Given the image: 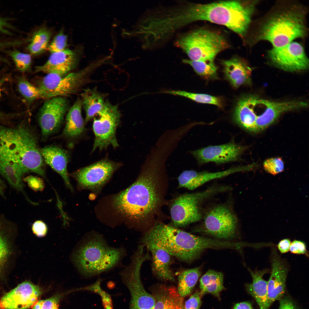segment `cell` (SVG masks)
I'll use <instances>...</instances> for the list:
<instances>
[{
    "instance_id": "6da1fadb",
    "label": "cell",
    "mask_w": 309,
    "mask_h": 309,
    "mask_svg": "<svg viewBox=\"0 0 309 309\" xmlns=\"http://www.w3.org/2000/svg\"><path fill=\"white\" fill-rule=\"evenodd\" d=\"M167 159L159 152H150L136 180L113 199L116 210L144 233L161 221L163 215L169 184Z\"/></svg>"
},
{
    "instance_id": "7a4b0ae2",
    "label": "cell",
    "mask_w": 309,
    "mask_h": 309,
    "mask_svg": "<svg viewBox=\"0 0 309 309\" xmlns=\"http://www.w3.org/2000/svg\"><path fill=\"white\" fill-rule=\"evenodd\" d=\"M141 244L156 246L179 260L190 263L208 248H220L221 241L194 235L161 221L144 233Z\"/></svg>"
},
{
    "instance_id": "3957f363",
    "label": "cell",
    "mask_w": 309,
    "mask_h": 309,
    "mask_svg": "<svg viewBox=\"0 0 309 309\" xmlns=\"http://www.w3.org/2000/svg\"><path fill=\"white\" fill-rule=\"evenodd\" d=\"M254 1L228 0L206 4L187 2L189 24L205 21L226 27L241 37L246 33L255 11Z\"/></svg>"
},
{
    "instance_id": "277c9868",
    "label": "cell",
    "mask_w": 309,
    "mask_h": 309,
    "mask_svg": "<svg viewBox=\"0 0 309 309\" xmlns=\"http://www.w3.org/2000/svg\"><path fill=\"white\" fill-rule=\"evenodd\" d=\"M126 254L123 247L110 246L103 236L94 232L88 234L82 242L74 259L81 273L90 277L116 267Z\"/></svg>"
},
{
    "instance_id": "5b68a950",
    "label": "cell",
    "mask_w": 309,
    "mask_h": 309,
    "mask_svg": "<svg viewBox=\"0 0 309 309\" xmlns=\"http://www.w3.org/2000/svg\"><path fill=\"white\" fill-rule=\"evenodd\" d=\"M4 158L13 164L22 178L27 173H35L44 177L43 158L36 136L22 123L12 128L8 139Z\"/></svg>"
},
{
    "instance_id": "8992f818",
    "label": "cell",
    "mask_w": 309,
    "mask_h": 309,
    "mask_svg": "<svg viewBox=\"0 0 309 309\" xmlns=\"http://www.w3.org/2000/svg\"><path fill=\"white\" fill-rule=\"evenodd\" d=\"M305 13L295 7L274 14L262 26L259 40L270 42L273 47L284 46L306 33Z\"/></svg>"
},
{
    "instance_id": "52a82bcc",
    "label": "cell",
    "mask_w": 309,
    "mask_h": 309,
    "mask_svg": "<svg viewBox=\"0 0 309 309\" xmlns=\"http://www.w3.org/2000/svg\"><path fill=\"white\" fill-rule=\"evenodd\" d=\"M174 43L189 60L204 62H214L219 53L230 46L226 39L220 33L203 28L179 35Z\"/></svg>"
},
{
    "instance_id": "ba28073f",
    "label": "cell",
    "mask_w": 309,
    "mask_h": 309,
    "mask_svg": "<svg viewBox=\"0 0 309 309\" xmlns=\"http://www.w3.org/2000/svg\"><path fill=\"white\" fill-rule=\"evenodd\" d=\"M231 189L229 186L215 185L202 191L179 195L171 205L170 225L177 228L184 227L202 219L203 203L216 195Z\"/></svg>"
},
{
    "instance_id": "9c48e42d",
    "label": "cell",
    "mask_w": 309,
    "mask_h": 309,
    "mask_svg": "<svg viewBox=\"0 0 309 309\" xmlns=\"http://www.w3.org/2000/svg\"><path fill=\"white\" fill-rule=\"evenodd\" d=\"M145 246L140 244L131 258V262L120 272L123 283L131 296L130 305L141 309H153L155 300L152 294L145 290L140 278L142 264L150 259L148 251L144 252Z\"/></svg>"
},
{
    "instance_id": "30bf717a",
    "label": "cell",
    "mask_w": 309,
    "mask_h": 309,
    "mask_svg": "<svg viewBox=\"0 0 309 309\" xmlns=\"http://www.w3.org/2000/svg\"><path fill=\"white\" fill-rule=\"evenodd\" d=\"M100 62L65 76L47 74L39 81L37 86L42 91V98L64 96L76 93L87 82L92 72L101 64Z\"/></svg>"
},
{
    "instance_id": "8fae6325",
    "label": "cell",
    "mask_w": 309,
    "mask_h": 309,
    "mask_svg": "<svg viewBox=\"0 0 309 309\" xmlns=\"http://www.w3.org/2000/svg\"><path fill=\"white\" fill-rule=\"evenodd\" d=\"M202 231L222 239L233 238L238 219L231 206L226 203L215 205L203 212Z\"/></svg>"
},
{
    "instance_id": "7c38bea8",
    "label": "cell",
    "mask_w": 309,
    "mask_h": 309,
    "mask_svg": "<svg viewBox=\"0 0 309 309\" xmlns=\"http://www.w3.org/2000/svg\"><path fill=\"white\" fill-rule=\"evenodd\" d=\"M94 118L93 129L95 138L92 150H102L109 146H118L116 136L117 127L120 122V113L117 105H113L108 100L102 110Z\"/></svg>"
},
{
    "instance_id": "4fadbf2b",
    "label": "cell",
    "mask_w": 309,
    "mask_h": 309,
    "mask_svg": "<svg viewBox=\"0 0 309 309\" xmlns=\"http://www.w3.org/2000/svg\"><path fill=\"white\" fill-rule=\"evenodd\" d=\"M119 166L112 161L103 159L78 170L73 175L81 188L98 192Z\"/></svg>"
},
{
    "instance_id": "5bb4252c",
    "label": "cell",
    "mask_w": 309,
    "mask_h": 309,
    "mask_svg": "<svg viewBox=\"0 0 309 309\" xmlns=\"http://www.w3.org/2000/svg\"><path fill=\"white\" fill-rule=\"evenodd\" d=\"M268 55L275 66L285 71L299 72L308 68L309 60L304 48L296 42L292 41L280 47H273Z\"/></svg>"
},
{
    "instance_id": "9a60e30c",
    "label": "cell",
    "mask_w": 309,
    "mask_h": 309,
    "mask_svg": "<svg viewBox=\"0 0 309 309\" xmlns=\"http://www.w3.org/2000/svg\"><path fill=\"white\" fill-rule=\"evenodd\" d=\"M69 104L64 96H55L45 99L39 110L38 117L43 138L53 134L60 128L68 109Z\"/></svg>"
},
{
    "instance_id": "2e32d148",
    "label": "cell",
    "mask_w": 309,
    "mask_h": 309,
    "mask_svg": "<svg viewBox=\"0 0 309 309\" xmlns=\"http://www.w3.org/2000/svg\"><path fill=\"white\" fill-rule=\"evenodd\" d=\"M42 293L41 288L26 281L5 294L0 299V309H27L32 306Z\"/></svg>"
},
{
    "instance_id": "e0dca14e",
    "label": "cell",
    "mask_w": 309,
    "mask_h": 309,
    "mask_svg": "<svg viewBox=\"0 0 309 309\" xmlns=\"http://www.w3.org/2000/svg\"><path fill=\"white\" fill-rule=\"evenodd\" d=\"M245 149V146L230 142L209 146L190 152L199 164L209 162L220 164L237 160Z\"/></svg>"
},
{
    "instance_id": "ac0fdd59",
    "label": "cell",
    "mask_w": 309,
    "mask_h": 309,
    "mask_svg": "<svg viewBox=\"0 0 309 309\" xmlns=\"http://www.w3.org/2000/svg\"><path fill=\"white\" fill-rule=\"evenodd\" d=\"M16 225L0 215V280L6 275L15 255L14 236Z\"/></svg>"
},
{
    "instance_id": "d6986e66",
    "label": "cell",
    "mask_w": 309,
    "mask_h": 309,
    "mask_svg": "<svg viewBox=\"0 0 309 309\" xmlns=\"http://www.w3.org/2000/svg\"><path fill=\"white\" fill-rule=\"evenodd\" d=\"M270 261L272 271L267 288L268 300L271 305L285 295L289 268L286 261L281 258L275 248L272 249Z\"/></svg>"
},
{
    "instance_id": "ffe728a7",
    "label": "cell",
    "mask_w": 309,
    "mask_h": 309,
    "mask_svg": "<svg viewBox=\"0 0 309 309\" xmlns=\"http://www.w3.org/2000/svg\"><path fill=\"white\" fill-rule=\"evenodd\" d=\"M251 168L250 165L237 166L215 172L186 170L182 172L178 177V188H185L190 190H193L212 180L247 170Z\"/></svg>"
},
{
    "instance_id": "44dd1931",
    "label": "cell",
    "mask_w": 309,
    "mask_h": 309,
    "mask_svg": "<svg viewBox=\"0 0 309 309\" xmlns=\"http://www.w3.org/2000/svg\"><path fill=\"white\" fill-rule=\"evenodd\" d=\"M78 56L76 53L66 49L58 52L52 53L47 60L43 64L36 66L35 73L43 72L65 76L71 72L76 66Z\"/></svg>"
},
{
    "instance_id": "7402d4cb",
    "label": "cell",
    "mask_w": 309,
    "mask_h": 309,
    "mask_svg": "<svg viewBox=\"0 0 309 309\" xmlns=\"http://www.w3.org/2000/svg\"><path fill=\"white\" fill-rule=\"evenodd\" d=\"M307 106L306 102L302 101L278 102L268 100L262 113L257 117L252 132L258 133L264 130L284 112L305 108Z\"/></svg>"
},
{
    "instance_id": "603a6c76",
    "label": "cell",
    "mask_w": 309,
    "mask_h": 309,
    "mask_svg": "<svg viewBox=\"0 0 309 309\" xmlns=\"http://www.w3.org/2000/svg\"><path fill=\"white\" fill-rule=\"evenodd\" d=\"M221 62L225 76L234 87L249 83L252 70L243 60L235 57Z\"/></svg>"
},
{
    "instance_id": "cb8c5ba5",
    "label": "cell",
    "mask_w": 309,
    "mask_h": 309,
    "mask_svg": "<svg viewBox=\"0 0 309 309\" xmlns=\"http://www.w3.org/2000/svg\"><path fill=\"white\" fill-rule=\"evenodd\" d=\"M40 151L46 163L60 175L67 186L73 190L67 171L69 155L67 151L59 147L53 146H45Z\"/></svg>"
},
{
    "instance_id": "d4e9b609",
    "label": "cell",
    "mask_w": 309,
    "mask_h": 309,
    "mask_svg": "<svg viewBox=\"0 0 309 309\" xmlns=\"http://www.w3.org/2000/svg\"><path fill=\"white\" fill-rule=\"evenodd\" d=\"M152 291L155 300L153 309H184V298L176 288L159 284Z\"/></svg>"
},
{
    "instance_id": "484cf974",
    "label": "cell",
    "mask_w": 309,
    "mask_h": 309,
    "mask_svg": "<svg viewBox=\"0 0 309 309\" xmlns=\"http://www.w3.org/2000/svg\"><path fill=\"white\" fill-rule=\"evenodd\" d=\"M146 247L151 253V268L153 274L162 280L175 281V277L170 268L171 255L156 246L149 245Z\"/></svg>"
},
{
    "instance_id": "4316f807",
    "label": "cell",
    "mask_w": 309,
    "mask_h": 309,
    "mask_svg": "<svg viewBox=\"0 0 309 309\" xmlns=\"http://www.w3.org/2000/svg\"><path fill=\"white\" fill-rule=\"evenodd\" d=\"M251 276L252 282L246 285L247 292L255 299L260 309H269L271 305L269 301L268 292V282L263 278L268 273V269L254 271L249 269Z\"/></svg>"
},
{
    "instance_id": "83f0119b",
    "label": "cell",
    "mask_w": 309,
    "mask_h": 309,
    "mask_svg": "<svg viewBox=\"0 0 309 309\" xmlns=\"http://www.w3.org/2000/svg\"><path fill=\"white\" fill-rule=\"evenodd\" d=\"M82 106L81 99L78 98L69 109L62 133L63 136L67 138L75 139L80 137L84 132V123L81 113Z\"/></svg>"
},
{
    "instance_id": "f1b7e54d",
    "label": "cell",
    "mask_w": 309,
    "mask_h": 309,
    "mask_svg": "<svg viewBox=\"0 0 309 309\" xmlns=\"http://www.w3.org/2000/svg\"><path fill=\"white\" fill-rule=\"evenodd\" d=\"M80 95L86 113L85 122L86 123L102 110L106 101L105 96L98 92L96 87L85 89Z\"/></svg>"
},
{
    "instance_id": "f546056e",
    "label": "cell",
    "mask_w": 309,
    "mask_h": 309,
    "mask_svg": "<svg viewBox=\"0 0 309 309\" xmlns=\"http://www.w3.org/2000/svg\"><path fill=\"white\" fill-rule=\"evenodd\" d=\"M233 118L238 125L253 132L257 117L251 105L248 96L242 97L237 101L234 110Z\"/></svg>"
},
{
    "instance_id": "4dcf8cb0",
    "label": "cell",
    "mask_w": 309,
    "mask_h": 309,
    "mask_svg": "<svg viewBox=\"0 0 309 309\" xmlns=\"http://www.w3.org/2000/svg\"><path fill=\"white\" fill-rule=\"evenodd\" d=\"M222 273L210 270L201 278L199 287L201 296L210 293L219 298L220 292L224 289Z\"/></svg>"
},
{
    "instance_id": "1f68e13d",
    "label": "cell",
    "mask_w": 309,
    "mask_h": 309,
    "mask_svg": "<svg viewBox=\"0 0 309 309\" xmlns=\"http://www.w3.org/2000/svg\"><path fill=\"white\" fill-rule=\"evenodd\" d=\"M201 274L199 267L185 270L179 274L177 290L182 297L184 298L191 294Z\"/></svg>"
},
{
    "instance_id": "d6a6232c",
    "label": "cell",
    "mask_w": 309,
    "mask_h": 309,
    "mask_svg": "<svg viewBox=\"0 0 309 309\" xmlns=\"http://www.w3.org/2000/svg\"><path fill=\"white\" fill-rule=\"evenodd\" d=\"M0 174L7 181L11 186L18 192H21L29 199L25 194L22 178L18 174L13 163L5 159L0 161Z\"/></svg>"
},
{
    "instance_id": "836d02e7",
    "label": "cell",
    "mask_w": 309,
    "mask_h": 309,
    "mask_svg": "<svg viewBox=\"0 0 309 309\" xmlns=\"http://www.w3.org/2000/svg\"><path fill=\"white\" fill-rule=\"evenodd\" d=\"M51 35L50 31L45 28L43 27L37 30L33 34L27 49L35 55L43 52L48 47Z\"/></svg>"
},
{
    "instance_id": "e575fe53",
    "label": "cell",
    "mask_w": 309,
    "mask_h": 309,
    "mask_svg": "<svg viewBox=\"0 0 309 309\" xmlns=\"http://www.w3.org/2000/svg\"><path fill=\"white\" fill-rule=\"evenodd\" d=\"M182 62L191 66L198 75L206 78H217V68L214 62H204L183 59Z\"/></svg>"
},
{
    "instance_id": "d590c367",
    "label": "cell",
    "mask_w": 309,
    "mask_h": 309,
    "mask_svg": "<svg viewBox=\"0 0 309 309\" xmlns=\"http://www.w3.org/2000/svg\"><path fill=\"white\" fill-rule=\"evenodd\" d=\"M18 90L28 105L38 98H42L40 89L29 82L23 76L18 78L17 80Z\"/></svg>"
},
{
    "instance_id": "8d00e7d4",
    "label": "cell",
    "mask_w": 309,
    "mask_h": 309,
    "mask_svg": "<svg viewBox=\"0 0 309 309\" xmlns=\"http://www.w3.org/2000/svg\"><path fill=\"white\" fill-rule=\"evenodd\" d=\"M159 93L178 95L186 97L198 103L213 104L219 107L222 106V102L219 98L208 94L180 90H167Z\"/></svg>"
},
{
    "instance_id": "74e56055",
    "label": "cell",
    "mask_w": 309,
    "mask_h": 309,
    "mask_svg": "<svg viewBox=\"0 0 309 309\" xmlns=\"http://www.w3.org/2000/svg\"><path fill=\"white\" fill-rule=\"evenodd\" d=\"M9 55L18 70L22 72L30 70L31 63L30 55L16 50L11 51Z\"/></svg>"
},
{
    "instance_id": "f35d334b",
    "label": "cell",
    "mask_w": 309,
    "mask_h": 309,
    "mask_svg": "<svg viewBox=\"0 0 309 309\" xmlns=\"http://www.w3.org/2000/svg\"><path fill=\"white\" fill-rule=\"evenodd\" d=\"M263 167L266 172L274 175L284 170V165L281 158H273L265 160L263 163Z\"/></svg>"
},
{
    "instance_id": "ab89813d",
    "label": "cell",
    "mask_w": 309,
    "mask_h": 309,
    "mask_svg": "<svg viewBox=\"0 0 309 309\" xmlns=\"http://www.w3.org/2000/svg\"><path fill=\"white\" fill-rule=\"evenodd\" d=\"M67 44V37L62 31L59 32L54 38L48 47L52 53L62 51L66 49Z\"/></svg>"
},
{
    "instance_id": "60d3db41",
    "label": "cell",
    "mask_w": 309,
    "mask_h": 309,
    "mask_svg": "<svg viewBox=\"0 0 309 309\" xmlns=\"http://www.w3.org/2000/svg\"><path fill=\"white\" fill-rule=\"evenodd\" d=\"M59 298L54 296L39 301L33 306V309H59Z\"/></svg>"
},
{
    "instance_id": "b9f144b4",
    "label": "cell",
    "mask_w": 309,
    "mask_h": 309,
    "mask_svg": "<svg viewBox=\"0 0 309 309\" xmlns=\"http://www.w3.org/2000/svg\"><path fill=\"white\" fill-rule=\"evenodd\" d=\"M11 128L0 126V160L3 159Z\"/></svg>"
},
{
    "instance_id": "7bdbcfd3",
    "label": "cell",
    "mask_w": 309,
    "mask_h": 309,
    "mask_svg": "<svg viewBox=\"0 0 309 309\" xmlns=\"http://www.w3.org/2000/svg\"><path fill=\"white\" fill-rule=\"evenodd\" d=\"M200 292L197 291L187 300L184 304V309H200L201 304Z\"/></svg>"
},
{
    "instance_id": "ee69618b",
    "label": "cell",
    "mask_w": 309,
    "mask_h": 309,
    "mask_svg": "<svg viewBox=\"0 0 309 309\" xmlns=\"http://www.w3.org/2000/svg\"><path fill=\"white\" fill-rule=\"evenodd\" d=\"M23 180L27 183L31 188L35 191H41L43 189V182L39 178L30 175L25 178Z\"/></svg>"
},
{
    "instance_id": "f6af8a7d",
    "label": "cell",
    "mask_w": 309,
    "mask_h": 309,
    "mask_svg": "<svg viewBox=\"0 0 309 309\" xmlns=\"http://www.w3.org/2000/svg\"><path fill=\"white\" fill-rule=\"evenodd\" d=\"M279 309H300L297 305L288 295H284L279 300Z\"/></svg>"
},
{
    "instance_id": "bcb514c9",
    "label": "cell",
    "mask_w": 309,
    "mask_h": 309,
    "mask_svg": "<svg viewBox=\"0 0 309 309\" xmlns=\"http://www.w3.org/2000/svg\"><path fill=\"white\" fill-rule=\"evenodd\" d=\"M32 230L33 233L38 237L45 236L47 232V227L45 224L42 221L38 220L35 221L33 224Z\"/></svg>"
},
{
    "instance_id": "7dc6e473",
    "label": "cell",
    "mask_w": 309,
    "mask_h": 309,
    "mask_svg": "<svg viewBox=\"0 0 309 309\" xmlns=\"http://www.w3.org/2000/svg\"><path fill=\"white\" fill-rule=\"evenodd\" d=\"M290 250L294 254H308L305 243L301 241H293L291 243Z\"/></svg>"
},
{
    "instance_id": "c3c4849f",
    "label": "cell",
    "mask_w": 309,
    "mask_h": 309,
    "mask_svg": "<svg viewBox=\"0 0 309 309\" xmlns=\"http://www.w3.org/2000/svg\"><path fill=\"white\" fill-rule=\"evenodd\" d=\"M291 242L288 239H284L280 241L278 245V247L280 251L284 253L290 250Z\"/></svg>"
},
{
    "instance_id": "681fc988",
    "label": "cell",
    "mask_w": 309,
    "mask_h": 309,
    "mask_svg": "<svg viewBox=\"0 0 309 309\" xmlns=\"http://www.w3.org/2000/svg\"><path fill=\"white\" fill-rule=\"evenodd\" d=\"M233 309H254L251 304L248 302H243L235 304Z\"/></svg>"
},
{
    "instance_id": "f907efd6",
    "label": "cell",
    "mask_w": 309,
    "mask_h": 309,
    "mask_svg": "<svg viewBox=\"0 0 309 309\" xmlns=\"http://www.w3.org/2000/svg\"><path fill=\"white\" fill-rule=\"evenodd\" d=\"M6 188V186L4 181L0 178V196L4 199L6 198L5 193Z\"/></svg>"
},
{
    "instance_id": "816d5d0a",
    "label": "cell",
    "mask_w": 309,
    "mask_h": 309,
    "mask_svg": "<svg viewBox=\"0 0 309 309\" xmlns=\"http://www.w3.org/2000/svg\"><path fill=\"white\" fill-rule=\"evenodd\" d=\"M3 22L0 19V31L2 29L3 27Z\"/></svg>"
},
{
    "instance_id": "f5cc1de1",
    "label": "cell",
    "mask_w": 309,
    "mask_h": 309,
    "mask_svg": "<svg viewBox=\"0 0 309 309\" xmlns=\"http://www.w3.org/2000/svg\"><path fill=\"white\" fill-rule=\"evenodd\" d=\"M4 117V114H3L0 111V119H2Z\"/></svg>"
},
{
    "instance_id": "db71d44e",
    "label": "cell",
    "mask_w": 309,
    "mask_h": 309,
    "mask_svg": "<svg viewBox=\"0 0 309 309\" xmlns=\"http://www.w3.org/2000/svg\"><path fill=\"white\" fill-rule=\"evenodd\" d=\"M129 309H141L138 308L133 307V306H131V305H130V308H129Z\"/></svg>"
},
{
    "instance_id": "11a10c76",
    "label": "cell",
    "mask_w": 309,
    "mask_h": 309,
    "mask_svg": "<svg viewBox=\"0 0 309 309\" xmlns=\"http://www.w3.org/2000/svg\"><path fill=\"white\" fill-rule=\"evenodd\" d=\"M160 149H161V148H160Z\"/></svg>"
},
{
    "instance_id": "9f6ffc18",
    "label": "cell",
    "mask_w": 309,
    "mask_h": 309,
    "mask_svg": "<svg viewBox=\"0 0 309 309\" xmlns=\"http://www.w3.org/2000/svg\"><path fill=\"white\" fill-rule=\"evenodd\" d=\"M158 143H160V142H158ZM163 144H164V143H163ZM166 145H167V144H166ZM167 146H168V145H167ZM169 148H170V147H169ZM172 152H173V151H172Z\"/></svg>"
}]
</instances>
